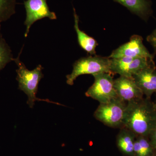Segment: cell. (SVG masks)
<instances>
[{
    "label": "cell",
    "instance_id": "6da1fadb",
    "mask_svg": "<svg viewBox=\"0 0 156 156\" xmlns=\"http://www.w3.org/2000/svg\"><path fill=\"white\" fill-rule=\"evenodd\" d=\"M156 125V109L151 98L146 97L127 102L123 127L136 136H148Z\"/></svg>",
    "mask_w": 156,
    "mask_h": 156
},
{
    "label": "cell",
    "instance_id": "7a4b0ae2",
    "mask_svg": "<svg viewBox=\"0 0 156 156\" xmlns=\"http://www.w3.org/2000/svg\"><path fill=\"white\" fill-rule=\"evenodd\" d=\"M22 50L23 48L18 57L13 58L12 61L15 62L18 66V69L16 70L17 73L16 79L19 83V89L23 91L28 96L27 104L29 106L32 108L35 102L37 101H47L60 105L59 103L50 101L48 99H40L37 97L39 82L44 77L42 72L43 67L41 65H39L33 70L30 71L27 69L25 65L20 59V56Z\"/></svg>",
    "mask_w": 156,
    "mask_h": 156
},
{
    "label": "cell",
    "instance_id": "3957f363",
    "mask_svg": "<svg viewBox=\"0 0 156 156\" xmlns=\"http://www.w3.org/2000/svg\"><path fill=\"white\" fill-rule=\"evenodd\" d=\"M104 73L112 74L110 70V59L108 57L95 55L83 57L74 63L72 72L66 76V83L72 86L79 76L85 74H91L93 76Z\"/></svg>",
    "mask_w": 156,
    "mask_h": 156
},
{
    "label": "cell",
    "instance_id": "277c9868",
    "mask_svg": "<svg viewBox=\"0 0 156 156\" xmlns=\"http://www.w3.org/2000/svg\"><path fill=\"white\" fill-rule=\"evenodd\" d=\"M126 102L119 97L105 103H100L94 112V116L105 126L113 128L123 127L126 113Z\"/></svg>",
    "mask_w": 156,
    "mask_h": 156
},
{
    "label": "cell",
    "instance_id": "5b68a950",
    "mask_svg": "<svg viewBox=\"0 0 156 156\" xmlns=\"http://www.w3.org/2000/svg\"><path fill=\"white\" fill-rule=\"evenodd\" d=\"M112 74L100 73L93 76L95 81L85 93L87 97H91L105 103L118 97L114 87V80Z\"/></svg>",
    "mask_w": 156,
    "mask_h": 156
},
{
    "label": "cell",
    "instance_id": "8992f818",
    "mask_svg": "<svg viewBox=\"0 0 156 156\" xmlns=\"http://www.w3.org/2000/svg\"><path fill=\"white\" fill-rule=\"evenodd\" d=\"M110 59L112 73L128 77H132L141 70L155 65L154 59L145 57H123Z\"/></svg>",
    "mask_w": 156,
    "mask_h": 156
},
{
    "label": "cell",
    "instance_id": "52a82bcc",
    "mask_svg": "<svg viewBox=\"0 0 156 156\" xmlns=\"http://www.w3.org/2000/svg\"><path fill=\"white\" fill-rule=\"evenodd\" d=\"M23 5L26 11V19L24 23L26 26L25 37L28 36L31 27L36 21L45 17L53 20L57 19L56 13L50 11L47 0H27L24 1Z\"/></svg>",
    "mask_w": 156,
    "mask_h": 156
},
{
    "label": "cell",
    "instance_id": "ba28073f",
    "mask_svg": "<svg viewBox=\"0 0 156 156\" xmlns=\"http://www.w3.org/2000/svg\"><path fill=\"white\" fill-rule=\"evenodd\" d=\"M143 39L137 35L132 36L128 43L114 50L109 58H119L123 57L137 58L145 57L154 59L153 55L149 52L143 44Z\"/></svg>",
    "mask_w": 156,
    "mask_h": 156
},
{
    "label": "cell",
    "instance_id": "9c48e42d",
    "mask_svg": "<svg viewBox=\"0 0 156 156\" xmlns=\"http://www.w3.org/2000/svg\"><path fill=\"white\" fill-rule=\"evenodd\" d=\"M114 87L118 97L126 102L140 99L144 96L133 77L120 76L114 80Z\"/></svg>",
    "mask_w": 156,
    "mask_h": 156
},
{
    "label": "cell",
    "instance_id": "30bf717a",
    "mask_svg": "<svg viewBox=\"0 0 156 156\" xmlns=\"http://www.w3.org/2000/svg\"><path fill=\"white\" fill-rule=\"evenodd\" d=\"M135 83L146 97L151 98L156 92V68L151 66L140 71L132 76Z\"/></svg>",
    "mask_w": 156,
    "mask_h": 156
},
{
    "label": "cell",
    "instance_id": "8fae6325",
    "mask_svg": "<svg viewBox=\"0 0 156 156\" xmlns=\"http://www.w3.org/2000/svg\"><path fill=\"white\" fill-rule=\"evenodd\" d=\"M127 8L143 20L147 21L153 13L150 0H114Z\"/></svg>",
    "mask_w": 156,
    "mask_h": 156
},
{
    "label": "cell",
    "instance_id": "7c38bea8",
    "mask_svg": "<svg viewBox=\"0 0 156 156\" xmlns=\"http://www.w3.org/2000/svg\"><path fill=\"white\" fill-rule=\"evenodd\" d=\"M136 135L126 127L121 128L117 136V147L126 156H134V142Z\"/></svg>",
    "mask_w": 156,
    "mask_h": 156
},
{
    "label": "cell",
    "instance_id": "4fadbf2b",
    "mask_svg": "<svg viewBox=\"0 0 156 156\" xmlns=\"http://www.w3.org/2000/svg\"><path fill=\"white\" fill-rule=\"evenodd\" d=\"M73 11L75 21L74 28L77 35L79 45L83 50L90 54L91 56H95L96 55L95 49L98 44L95 39L89 36L79 28V16L76 13L74 8H73Z\"/></svg>",
    "mask_w": 156,
    "mask_h": 156
},
{
    "label": "cell",
    "instance_id": "5bb4252c",
    "mask_svg": "<svg viewBox=\"0 0 156 156\" xmlns=\"http://www.w3.org/2000/svg\"><path fill=\"white\" fill-rule=\"evenodd\" d=\"M154 153L148 136H136L134 144V156H151Z\"/></svg>",
    "mask_w": 156,
    "mask_h": 156
},
{
    "label": "cell",
    "instance_id": "9a60e30c",
    "mask_svg": "<svg viewBox=\"0 0 156 156\" xmlns=\"http://www.w3.org/2000/svg\"><path fill=\"white\" fill-rule=\"evenodd\" d=\"M17 0H0V24L15 13Z\"/></svg>",
    "mask_w": 156,
    "mask_h": 156
},
{
    "label": "cell",
    "instance_id": "2e32d148",
    "mask_svg": "<svg viewBox=\"0 0 156 156\" xmlns=\"http://www.w3.org/2000/svg\"><path fill=\"white\" fill-rule=\"evenodd\" d=\"M1 27L0 24V71L13 58L11 49L1 34Z\"/></svg>",
    "mask_w": 156,
    "mask_h": 156
},
{
    "label": "cell",
    "instance_id": "e0dca14e",
    "mask_svg": "<svg viewBox=\"0 0 156 156\" xmlns=\"http://www.w3.org/2000/svg\"><path fill=\"white\" fill-rule=\"evenodd\" d=\"M147 40L152 46L155 54H156V28L151 34L148 36L147 37Z\"/></svg>",
    "mask_w": 156,
    "mask_h": 156
},
{
    "label": "cell",
    "instance_id": "ac0fdd59",
    "mask_svg": "<svg viewBox=\"0 0 156 156\" xmlns=\"http://www.w3.org/2000/svg\"><path fill=\"white\" fill-rule=\"evenodd\" d=\"M155 152L156 153V125L148 136Z\"/></svg>",
    "mask_w": 156,
    "mask_h": 156
},
{
    "label": "cell",
    "instance_id": "d6986e66",
    "mask_svg": "<svg viewBox=\"0 0 156 156\" xmlns=\"http://www.w3.org/2000/svg\"><path fill=\"white\" fill-rule=\"evenodd\" d=\"M156 97H155V99L154 102V104L155 107L156 109Z\"/></svg>",
    "mask_w": 156,
    "mask_h": 156
},
{
    "label": "cell",
    "instance_id": "ffe728a7",
    "mask_svg": "<svg viewBox=\"0 0 156 156\" xmlns=\"http://www.w3.org/2000/svg\"><path fill=\"white\" fill-rule=\"evenodd\" d=\"M151 156H156V153H154Z\"/></svg>",
    "mask_w": 156,
    "mask_h": 156
}]
</instances>
